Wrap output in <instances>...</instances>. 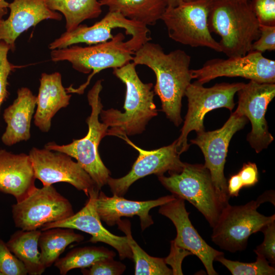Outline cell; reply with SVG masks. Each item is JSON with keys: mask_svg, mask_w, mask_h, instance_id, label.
<instances>
[{"mask_svg": "<svg viewBox=\"0 0 275 275\" xmlns=\"http://www.w3.org/2000/svg\"><path fill=\"white\" fill-rule=\"evenodd\" d=\"M190 61V56L184 50L178 49L166 53L159 44L150 41L133 56L132 62L136 65H145L154 72V94L160 99L162 111L176 126L182 122L181 101L193 79Z\"/></svg>", "mask_w": 275, "mask_h": 275, "instance_id": "obj_1", "label": "cell"}, {"mask_svg": "<svg viewBox=\"0 0 275 275\" xmlns=\"http://www.w3.org/2000/svg\"><path fill=\"white\" fill-rule=\"evenodd\" d=\"M132 62L113 68V74L126 86L124 112L111 108L102 109L99 116L108 129L106 135L121 138L142 133L148 122L158 114L154 102L152 83H144Z\"/></svg>", "mask_w": 275, "mask_h": 275, "instance_id": "obj_2", "label": "cell"}, {"mask_svg": "<svg viewBox=\"0 0 275 275\" xmlns=\"http://www.w3.org/2000/svg\"><path fill=\"white\" fill-rule=\"evenodd\" d=\"M208 24L210 32L221 37L222 52L228 57L246 55L260 36V23L250 1L211 2Z\"/></svg>", "mask_w": 275, "mask_h": 275, "instance_id": "obj_3", "label": "cell"}, {"mask_svg": "<svg viewBox=\"0 0 275 275\" xmlns=\"http://www.w3.org/2000/svg\"><path fill=\"white\" fill-rule=\"evenodd\" d=\"M121 33L111 40L87 47L71 45L51 50L50 57L54 62L68 61L75 70L85 74L92 71L87 81L79 88H66L68 93L82 94L92 77L107 68L121 67L132 62L133 56L142 46L131 38L124 41Z\"/></svg>", "mask_w": 275, "mask_h": 275, "instance_id": "obj_4", "label": "cell"}, {"mask_svg": "<svg viewBox=\"0 0 275 275\" xmlns=\"http://www.w3.org/2000/svg\"><path fill=\"white\" fill-rule=\"evenodd\" d=\"M102 89V80H98L88 93L87 98L91 107V113L86 120L88 131L85 136L73 140L67 145H59L54 142H49L44 146L47 149L62 152L76 159L100 190L107 184L111 174L98 152L99 144L102 139L106 136L108 129V127L99 120L103 108L100 97Z\"/></svg>", "mask_w": 275, "mask_h": 275, "instance_id": "obj_5", "label": "cell"}, {"mask_svg": "<svg viewBox=\"0 0 275 275\" xmlns=\"http://www.w3.org/2000/svg\"><path fill=\"white\" fill-rule=\"evenodd\" d=\"M157 176L162 185L174 196L193 204L213 228L224 207L211 180L209 171L202 164L184 163L179 173Z\"/></svg>", "mask_w": 275, "mask_h": 275, "instance_id": "obj_6", "label": "cell"}, {"mask_svg": "<svg viewBox=\"0 0 275 275\" xmlns=\"http://www.w3.org/2000/svg\"><path fill=\"white\" fill-rule=\"evenodd\" d=\"M263 203L259 197L245 205L226 204L212 228V241L231 253L244 250L252 234L262 232L265 226L275 221L274 214L267 216L257 210Z\"/></svg>", "mask_w": 275, "mask_h": 275, "instance_id": "obj_7", "label": "cell"}, {"mask_svg": "<svg viewBox=\"0 0 275 275\" xmlns=\"http://www.w3.org/2000/svg\"><path fill=\"white\" fill-rule=\"evenodd\" d=\"M210 3L193 0L167 7L161 20L167 29L169 37L182 44L222 52L219 42L212 36L208 27Z\"/></svg>", "mask_w": 275, "mask_h": 275, "instance_id": "obj_8", "label": "cell"}, {"mask_svg": "<svg viewBox=\"0 0 275 275\" xmlns=\"http://www.w3.org/2000/svg\"><path fill=\"white\" fill-rule=\"evenodd\" d=\"M244 84L223 82L206 88L196 81L189 85L185 93L188 110L181 134L176 140V149L180 155L189 147L187 136L190 131L195 130L199 133L205 131L204 119L208 112L221 107L233 109L235 106L234 95Z\"/></svg>", "mask_w": 275, "mask_h": 275, "instance_id": "obj_9", "label": "cell"}, {"mask_svg": "<svg viewBox=\"0 0 275 275\" xmlns=\"http://www.w3.org/2000/svg\"><path fill=\"white\" fill-rule=\"evenodd\" d=\"M14 223L24 231L37 230L74 214L69 200L52 185L35 187L23 200L12 206Z\"/></svg>", "mask_w": 275, "mask_h": 275, "instance_id": "obj_10", "label": "cell"}, {"mask_svg": "<svg viewBox=\"0 0 275 275\" xmlns=\"http://www.w3.org/2000/svg\"><path fill=\"white\" fill-rule=\"evenodd\" d=\"M247 118L234 112L219 129L197 133L190 140L201 149L205 157L204 166L209 171L216 192L224 206L229 203L227 181L224 175V167L228 147L233 135L242 129Z\"/></svg>", "mask_w": 275, "mask_h": 275, "instance_id": "obj_11", "label": "cell"}, {"mask_svg": "<svg viewBox=\"0 0 275 275\" xmlns=\"http://www.w3.org/2000/svg\"><path fill=\"white\" fill-rule=\"evenodd\" d=\"M36 179L43 185L66 182L82 191L89 197L99 191L96 183L80 164L62 152L32 148L29 152Z\"/></svg>", "mask_w": 275, "mask_h": 275, "instance_id": "obj_12", "label": "cell"}, {"mask_svg": "<svg viewBox=\"0 0 275 275\" xmlns=\"http://www.w3.org/2000/svg\"><path fill=\"white\" fill-rule=\"evenodd\" d=\"M193 79L204 84L218 77H241L262 83L275 82V61L251 51L246 55L207 61L199 69H191Z\"/></svg>", "mask_w": 275, "mask_h": 275, "instance_id": "obj_13", "label": "cell"}, {"mask_svg": "<svg viewBox=\"0 0 275 275\" xmlns=\"http://www.w3.org/2000/svg\"><path fill=\"white\" fill-rule=\"evenodd\" d=\"M117 28L124 29L126 35H131V39L142 45L151 40L147 26L128 19L118 12L108 11L91 26L80 24L72 31L65 32L50 43L48 48L53 50L79 43L94 45L105 42L114 37L112 31Z\"/></svg>", "mask_w": 275, "mask_h": 275, "instance_id": "obj_14", "label": "cell"}, {"mask_svg": "<svg viewBox=\"0 0 275 275\" xmlns=\"http://www.w3.org/2000/svg\"><path fill=\"white\" fill-rule=\"evenodd\" d=\"M238 106L234 112L249 119L252 130L247 140L257 153L267 148L273 138L268 131L265 115L275 96V84L250 80L237 92Z\"/></svg>", "mask_w": 275, "mask_h": 275, "instance_id": "obj_15", "label": "cell"}, {"mask_svg": "<svg viewBox=\"0 0 275 275\" xmlns=\"http://www.w3.org/2000/svg\"><path fill=\"white\" fill-rule=\"evenodd\" d=\"M129 145L139 152V156L131 170L125 176L120 178L109 177L107 184L113 195L123 197L135 181L145 176L155 174L163 175L180 172L184 163L180 159L176 149L177 140L171 145L152 150L143 149L133 144L127 136L121 137Z\"/></svg>", "mask_w": 275, "mask_h": 275, "instance_id": "obj_16", "label": "cell"}, {"mask_svg": "<svg viewBox=\"0 0 275 275\" xmlns=\"http://www.w3.org/2000/svg\"><path fill=\"white\" fill-rule=\"evenodd\" d=\"M158 212L169 218L176 227L177 235L173 242L198 257L208 274H217L213 262L217 257L224 254L210 246L198 233L189 218V213L185 208L184 200L175 196L174 199L160 205Z\"/></svg>", "mask_w": 275, "mask_h": 275, "instance_id": "obj_17", "label": "cell"}, {"mask_svg": "<svg viewBox=\"0 0 275 275\" xmlns=\"http://www.w3.org/2000/svg\"><path fill=\"white\" fill-rule=\"evenodd\" d=\"M99 191L90 194L85 206L76 213L64 219L45 224L41 230L57 227L77 229L91 235L89 242H101L112 246L118 252L120 259H131L132 254L127 237L111 233L101 223L95 207V200Z\"/></svg>", "mask_w": 275, "mask_h": 275, "instance_id": "obj_18", "label": "cell"}, {"mask_svg": "<svg viewBox=\"0 0 275 275\" xmlns=\"http://www.w3.org/2000/svg\"><path fill=\"white\" fill-rule=\"evenodd\" d=\"M48 0H13L9 3L10 14L6 19H0V41L7 44L12 51L17 38L24 32L41 21L61 20L62 16L50 10Z\"/></svg>", "mask_w": 275, "mask_h": 275, "instance_id": "obj_19", "label": "cell"}, {"mask_svg": "<svg viewBox=\"0 0 275 275\" xmlns=\"http://www.w3.org/2000/svg\"><path fill=\"white\" fill-rule=\"evenodd\" d=\"M175 198V196L172 194L153 200L134 201L115 195L111 197H108L102 191H99L95 200V207L100 219L108 226L116 225L121 217L138 215L143 231L154 223L149 214L150 210Z\"/></svg>", "mask_w": 275, "mask_h": 275, "instance_id": "obj_20", "label": "cell"}, {"mask_svg": "<svg viewBox=\"0 0 275 275\" xmlns=\"http://www.w3.org/2000/svg\"><path fill=\"white\" fill-rule=\"evenodd\" d=\"M36 179L29 154L0 150V192L20 202L36 187Z\"/></svg>", "mask_w": 275, "mask_h": 275, "instance_id": "obj_21", "label": "cell"}, {"mask_svg": "<svg viewBox=\"0 0 275 275\" xmlns=\"http://www.w3.org/2000/svg\"><path fill=\"white\" fill-rule=\"evenodd\" d=\"M68 93L62 85L59 72L42 73L34 116V124L41 131L48 132L53 116L69 104L71 95Z\"/></svg>", "mask_w": 275, "mask_h": 275, "instance_id": "obj_22", "label": "cell"}, {"mask_svg": "<svg viewBox=\"0 0 275 275\" xmlns=\"http://www.w3.org/2000/svg\"><path fill=\"white\" fill-rule=\"evenodd\" d=\"M17 93L16 98L3 114L7 127L1 139L8 146L30 139L31 121L36 106L37 96L29 88L22 87Z\"/></svg>", "mask_w": 275, "mask_h": 275, "instance_id": "obj_23", "label": "cell"}, {"mask_svg": "<svg viewBox=\"0 0 275 275\" xmlns=\"http://www.w3.org/2000/svg\"><path fill=\"white\" fill-rule=\"evenodd\" d=\"M108 11L117 12L128 19L146 26L155 24L168 7L167 0H99Z\"/></svg>", "mask_w": 275, "mask_h": 275, "instance_id": "obj_24", "label": "cell"}, {"mask_svg": "<svg viewBox=\"0 0 275 275\" xmlns=\"http://www.w3.org/2000/svg\"><path fill=\"white\" fill-rule=\"evenodd\" d=\"M41 230H18L10 237L6 244L10 251L24 265L28 274L40 275L46 269L41 262L38 241Z\"/></svg>", "mask_w": 275, "mask_h": 275, "instance_id": "obj_25", "label": "cell"}, {"mask_svg": "<svg viewBox=\"0 0 275 275\" xmlns=\"http://www.w3.org/2000/svg\"><path fill=\"white\" fill-rule=\"evenodd\" d=\"M84 239V236L75 233L73 229L57 227L41 231L38 245L42 265L45 268L51 266L68 245Z\"/></svg>", "mask_w": 275, "mask_h": 275, "instance_id": "obj_26", "label": "cell"}, {"mask_svg": "<svg viewBox=\"0 0 275 275\" xmlns=\"http://www.w3.org/2000/svg\"><path fill=\"white\" fill-rule=\"evenodd\" d=\"M48 8L59 11L66 20V32H71L87 19L97 18L102 13L98 0H48Z\"/></svg>", "mask_w": 275, "mask_h": 275, "instance_id": "obj_27", "label": "cell"}, {"mask_svg": "<svg viewBox=\"0 0 275 275\" xmlns=\"http://www.w3.org/2000/svg\"><path fill=\"white\" fill-rule=\"evenodd\" d=\"M116 224L118 229L127 237L128 244L135 263V275H172V269L169 268L164 259L149 255L132 238L130 222L127 219H120Z\"/></svg>", "mask_w": 275, "mask_h": 275, "instance_id": "obj_28", "label": "cell"}, {"mask_svg": "<svg viewBox=\"0 0 275 275\" xmlns=\"http://www.w3.org/2000/svg\"><path fill=\"white\" fill-rule=\"evenodd\" d=\"M115 255L114 252L104 247L78 248L71 250L65 257L59 258L54 265L61 274L65 275L73 269L90 267L100 260L114 258Z\"/></svg>", "mask_w": 275, "mask_h": 275, "instance_id": "obj_29", "label": "cell"}, {"mask_svg": "<svg viewBox=\"0 0 275 275\" xmlns=\"http://www.w3.org/2000/svg\"><path fill=\"white\" fill-rule=\"evenodd\" d=\"M215 261L225 266L233 275H274L275 268L269 265L263 256L257 255L256 261L252 263L241 262L227 259L223 256L217 257Z\"/></svg>", "mask_w": 275, "mask_h": 275, "instance_id": "obj_30", "label": "cell"}, {"mask_svg": "<svg viewBox=\"0 0 275 275\" xmlns=\"http://www.w3.org/2000/svg\"><path fill=\"white\" fill-rule=\"evenodd\" d=\"M0 274L26 275L27 270L23 263L9 250L0 238Z\"/></svg>", "mask_w": 275, "mask_h": 275, "instance_id": "obj_31", "label": "cell"}, {"mask_svg": "<svg viewBox=\"0 0 275 275\" xmlns=\"http://www.w3.org/2000/svg\"><path fill=\"white\" fill-rule=\"evenodd\" d=\"M10 50V47L7 44L3 41H0V108L8 97L7 87L9 75L16 69L21 67L14 65L9 61L8 53Z\"/></svg>", "mask_w": 275, "mask_h": 275, "instance_id": "obj_32", "label": "cell"}, {"mask_svg": "<svg viewBox=\"0 0 275 275\" xmlns=\"http://www.w3.org/2000/svg\"><path fill=\"white\" fill-rule=\"evenodd\" d=\"M126 269V266L114 258L100 260L90 267L89 269L82 268L81 272L86 275H120Z\"/></svg>", "mask_w": 275, "mask_h": 275, "instance_id": "obj_33", "label": "cell"}, {"mask_svg": "<svg viewBox=\"0 0 275 275\" xmlns=\"http://www.w3.org/2000/svg\"><path fill=\"white\" fill-rule=\"evenodd\" d=\"M264 240L258 245L254 252L256 255L265 257L271 264H275V221H273L263 229Z\"/></svg>", "mask_w": 275, "mask_h": 275, "instance_id": "obj_34", "label": "cell"}, {"mask_svg": "<svg viewBox=\"0 0 275 275\" xmlns=\"http://www.w3.org/2000/svg\"><path fill=\"white\" fill-rule=\"evenodd\" d=\"M250 3L260 24L275 25V0H250Z\"/></svg>", "mask_w": 275, "mask_h": 275, "instance_id": "obj_35", "label": "cell"}, {"mask_svg": "<svg viewBox=\"0 0 275 275\" xmlns=\"http://www.w3.org/2000/svg\"><path fill=\"white\" fill-rule=\"evenodd\" d=\"M260 36L252 45V51L261 53L275 50V25L260 24Z\"/></svg>", "mask_w": 275, "mask_h": 275, "instance_id": "obj_36", "label": "cell"}, {"mask_svg": "<svg viewBox=\"0 0 275 275\" xmlns=\"http://www.w3.org/2000/svg\"><path fill=\"white\" fill-rule=\"evenodd\" d=\"M171 243V252L169 256L164 259L165 262L172 266L173 274H183L181 268L182 260L186 256L192 254L187 250L177 246L172 241Z\"/></svg>", "mask_w": 275, "mask_h": 275, "instance_id": "obj_37", "label": "cell"}, {"mask_svg": "<svg viewBox=\"0 0 275 275\" xmlns=\"http://www.w3.org/2000/svg\"><path fill=\"white\" fill-rule=\"evenodd\" d=\"M238 174L243 187H252L258 181V169L255 163L249 162L244 163Z\"/></svg>", "mask_w": 275, "mask_h": 275, "instance_id": "obj_38", "label": "cell"}, {"mask_svg": "<svg viewBox=\"0 0 275 275\" xmlns=\"http://www.w3.org/2000/svg\"><path fill=\"white\" fill-rule=\"evenodd\" d=\"M242 187L243 184L238 174L232 175L227 182V189L229 197H237Z\"/></svg>", "mask_w": 275, "mask_h": 275, "instance_id": "obj_39", "label": "cell"}, {"mask_svg": "<svg viewBox=\"0 0 275 275\" xmlns=\"http://www.w3.org/2000/svg\"><path fill=\"white\" fill-rule=\"evenodd\" d=\"M9 3L6 0H0V19H3L4 16L7 14Z\"/></svg>", "mask_w": 275, "mask_h": 275, "instance_id": "obj_40", "label": "cell"}, {"mask_svg": "<svg viewBox=\"0 0 275 275\" xmlns=\"http://www.w3.org/2000/svg\"><path fill=\"white\" fill-rule=\"evenodd\" d=\"M193 0H167L168 7H175L181 3L191 1Z\"/></svg>", "mask_w": 275, "mask_h": 275, "instance_id": "obj_41", "label": "cell"}, {"mask_svg": "<svg viewBox=\"0 0 275 275\" xmlns=\"http://www.w3.org/2000/svg\"><path fill=\"white\" fill-rule=\"evenodd\" d=\"M204 1H207V2H211L214 1H217V0H204ZM228 1H250V0H228Z\"/></svg>", "mask_w": 275, "mask_h": 275, "instance_id": "obj_42", "label": "cell"}]
</instances>
